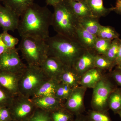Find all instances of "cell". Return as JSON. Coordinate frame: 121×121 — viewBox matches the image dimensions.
<instances>
[{"instance_id": "6da1fadb", "label": "cell", "mask_w": 121, "mask_h": 121, "mask_svg": "<svg viewBox=\"0 0 121 121\" xmlns=\"http://www.w3.org/2000/svg\"><path fill=\"white\" fill-rule=\"evenodd\" d=\"M52 16L47 7L33 3L20 16L17 29L20 36L39 37L45 40L50 37Z\"/></svg>"}, {"instance_id": "5b68a950", "label": "cell", "mask_w": 121, "mask_h": 121, "mask_svg": "<svg viewBox=\"0 0 121 121\" xmlns=\"http://www.w3.org/2000/svg\"><path fill=\"white\" fill-rule=\"evenodd\" d=\"M49 79L40 66L27 65L20 78L19 94L31 98L38 88Z\"/></svg>"}, {"instance_id": "ac0fdd59", "label": "cell", "mask_w": 121, "mask_h": 121, "mask_svg": "<svg viewBox=\"0 0 121 121\" xmlns=\"http://www.w3.org/2000/svg\"><path fill=\"white\" fill-rule=\"evenodd\" d=\"M59 83L57 80L49 79L38 88L31 98L46 96H55Z\"/></svg>"}, {"instance_id": "4dcf8cb0", "label": "cell", "mask_w": 121, "mask_h": 121, "mask_svg": "<svg viewBox=\"0 0 121 121\" xmlns=\"http://www.w3.org/2000/svg\"><path fill=\"white\" fill-rule=\"evenodd\" d=\"M15 96L0 86V107H8Z\"/></svg>"}, {"instance_id": "9a60e30c", "label": "cell", "mask_w": 121, "mask_h": 121, "mask_svg": "<svg viewBox=\"0 0 121 121\" xmlns=\"http://www.w3.org/2000/svg\"><path fill=\"white\" fill-rule=\"evenodd\" d=\"M102 71L95 67L87 71L82 76L79 85L87 89H94L104 77Z\"/></svg>"}, {"instance_id": "2e32d148", "label": "cell", "mask_w": 121, "mask_h": 121, "mask_svg": "<svg viewBox=\"0 0 121 121\" xmlns=\"http://www.w3.org/2000/svg\"><path fill=\"white\" fill-rule=\"evenodd\" d=\"M82 76L73 67L65 66L64 70L59 78V82L65 83L74 89L80 85Z\"/></svg>"}, {"instance_id": "484cf974", "label": "cell", "mask_w": 121, "mask_h": 121, "mask_svg": "<svg viewBox=\"0 0 121 121\" xmlns=\"http://www.w3.org/2000/svg\"><path fill=\"white\" fill-rule=\"evenodd\" d=\"M119 33L112 27L101 25L97 36L101 39L112 40L114 39H119Z\"/></svg>"}, {"instance_id": "ee69618b", "label": "cell", "mask_w": 121, "mask_h": 121, "mask_svg": "<svg viewBox=\"0 0 121 121\" xmlns=\"http://www.w3.org/2000/svg\"><path fill=\"white\" fill-rule=\"evenodd\" d=\"M2 0H0V3L1 2H2Z\"/></svg>"}, {"instance_id": "d590c367", "label": "cell", "mask_w": 121, "mask_h": 121, "mask_svg": "<svg viewBox=\"0 0 121 121\" xmlns=\"http://www.w3.org/2000/svg\"><path fill=\"white\" fill-rule=\"evenodd\" d=\"M113 11L121 15V0H117L115 7H113Z\"/></svg>"}, {"instance_id": "d6986e66", "label": "cell", "mask_w": 121, "mask_h": 121, "mask_svg": "<svg viewBox=\"0 0 121 121\" xmlns=\"http://www.w3.org/2000/svg\"><path fill=\"white\" fill-rule=\"evenodd\" d=\"M34 1L35 0H3L2 2L4 5L11 9L20 17Z\"/></svg>"}, {"instance_id": "8992f818", "label": "cell", "mask_w": 121, "mask_h": 121, "mask_svg": "<svg viewBox=\"0 0 121 121\" xmlns=\"http://www.w3.org/2000/svg\"><path fill=\"white\" fill-rule=\"evenodd\" d=\"M8 108L12 121H29L37 108L30 98L20 94L15 96Z\"/></svg>"}, {"instance_id": "d6a6232c", "label": "cell", "mask_w": 121, "mask_h": 121, "mask_svg": "<svg viewBox=\"0 0 121 121\" xmlns=\"http://www.w3.org/2000/svg\"><path fill=\"white\" fill-rule=\"evenodd\" d=\"M0 35L2 40L9 49L16 48V45L19 43V39L11 35L8 32L3 31Z\"/></svg>"}, {"instance_id": "ffe728a7", "label": "cell", "mask_w": 121, "mask_h": 121, "mask_svg": "<svg viewBox=\"0 0 121 121\" xmlns=\"http://www.w3.org/2000/svg\"><path fill=\"white\" fill-rule=\"evenodd\" d=\"M66 0L74 14L78 19L87 17L94 16L86 0L79 2L70 0Z\"/></svg>"}, {"instance_id": "8d00e7d4", "label": "cell", "mask_w": 121, "mask_h": 121, "mask_svg": "<svg viewBox=\"0 0 121 121\" xmlns=\"http://www.w3.org/2000/svg\"><path fill=\"white\" fill-rule=\"evenodd\" d=\"M9 48L4 43L0 35V56L6 52Z\"/></svg>"}, {"instance_id": "f546056e", "label": "cell", "mask_w": 121, "mask_h": 121, "mask_svg": "<svg viewBox=\"0 0 121 121\" xmlns=\"http://www.w3.org/2000/svg\"><path fill=\"white\" fill-rule=\"evenodd\" d=\"M119 38L112 40L109 47L104 55L108 59L115 63L119 50Z\"/></svg>"}, {"instance_id": "603a6c76", "label": "cell", "mask_w": 121, "mask_h": 121, "mask_svg": "<svg viewBox=\"0 0 121 121\" xmlns=\"http://www.w3.org/2000/svg\"><path fill=\"white\" fill-rule=\"evenodd\" d=\"M108 106L115 114L121 110V89L115 88L110 94L108 99Z\"/></svg>"}, {"instance_id": "52a82bcc", "label": "cell", "mask_w": 121, "mask_h": 121, "mask_svg": "<svg viewBox=\"0 0 121 121\" xmlns=\"http://www.w3.org/2000/svg\"><path fill=\"white\" fill-rule=\"evenodd\" d=\"M115 89L110 81L104 76L93 89L91 102L93 110L107 111L109 97Z\"/></svg>"}, {"instance_id": "d4e9b609", "label": "cell", "mask_w": 121, "mask_h": 121, "mask_svg": "<svg viewBox=\"0 0 121 121\" xmlns=\"http://www.w3.org/2000/svg\"><path fill=\"white\" fill-rule=\"evenodd\" d=\"M117 65L115 62L108 59L104 55L95 54V57L94 66L102 70H112L115 66Z\"/></svg>"}, {"instance_id": "f1b7e54d", "label": "cell", "mask_w": 121, "mask_h": 121, "mask_svg": "<svg viewBox=\"0 0 121 121\" xmlns=\"http://www.w3.org/2000/svg\"><path fill=\"white\" fill-rule=\"evenodd\" d=\"M86 117L88 121H112L107 111H90Z\"/></svg>"}, {"instance_id": "7c38bea8", "label": "cell", "mask_w": 121, "mask_h": 121, "mask_svg": "<svg viewBox=\"0 0 121 121\" xmlns=\"http://www.w3.org/2000/svg\"><path fill=\"white\" fill-rule=\"evenodd\" d=\"M21 74L0 70V86L14 96L17 95Z\"/></svg>"}, {"instance_id": "4316f807", "label": "cell", "mask_w": 121, "mask_h": 121, "mask_svg": "<svg viewBox=\"0 0 121 121\" xmlns=\"http://www.w3.org/2000/svg\"><path fill=\"white\" fill-rule=\"evenodd\" d=\"M73 89L65 83L59 82L55 96L59 99L66 101L71 95Z\"/></svg>"}, {"instance_id": "8fae6325", "label": "cell", "mask_w": 121, "mask_h": 121, "mask_svg": "<svg viewBox=\"0 0 121 121\" xmlns=\"http://www.w3.org/2000/svg\"><path fill=\"white\" fill-rule=\"evenodd\" d=\"M65 66L56 57L48 56L40 67L48 78L55 79L59 82V78Z\"/></svg>"}, {"instance_id": "3957f363", "label": "cell", "mask_w": 121, "mask_h": 121, "mask_svg": "<svg viewBox=\"0 0 121 121\" xmlns=\"http://www.w3.org/2000/svg\"><path fill=\"white\" fill-rule=\"evenodd\" d=\"M52 26L57 34L76 40L78 18L64 0L54 7Z\"/></svg>"}, {"instance_id": "60d3db41", "label": "cell", "mask_w": 121, "mask_h": 121, "mask_svg": "<svg viewBox=\"0 0 121 121\" xmlns=\"http://www.w3.org/2000/svg\"><path fill=\"white\" fill-rule=\"evenodd\" d=\"M117 67L121 69V61L118 63L117 64Z\"/></svg>"}, {"instance_id": "e0dca14e", "label": "cell", "mask_w": 121, "mask_h": 121, "mask_svg": "<svg viewBox=\"0 0 121 121\" xmlns=\"http://www.w3.org/2000/svg\"><path fill=\"white\" fill-rule=\"evenodd\" d=\"M97 38V36L88 32L79 25L76 30V40L85 49L93 51Z\"/></svg>"}, {"instance_id": "9c48e42d", "label": "cell", "mask_w": 121, "mask_h": 121, "mask_svg": "<svg viewBox=\"0 0 121 121\" xmlns=\"http://www.w3.org/2000/svg\"><path fill=\"white\" fill-rule=\"evenodd\" d=\"M87 88L82 86L74 88L64 107L74 116L82 114L85 110L84 96Z\"/></svg>"}, {"instance_id": "cb8c5ba5", "label": "cell", "mask_w": 121, "mask_h": 121, "mask_svg": "<svg viewBox=\"0 0 121 121\" xmlns=\"http://www.w3.org/2000/svg\"><path fill=\"white\" fill-rule=\"evenodd\" d=\"M52 121H73V115L64 107L50 112Z\"/></svg>"}, {"instance_id": "836d02e7", "label": "cell", "mask_w": 121, "mask_h": 121, "mask_svg": "<svg viewBox=\"0 0 121 121\" xmlns=\"http://www.w3.org/2000/svg\"><path fill=\"white\" fill-rule=\"evenodd\" d=\"M0 121H12L11 113L8 107H0Z\"/></svg>"}, {"instance_id": "30bf717a", "label": "cell", "mask_w": 121, "mask_h": 121, "mask_svg": "<svg viewBox=\"0 0 121 121\" xmlns=\"http://www.w3.org/2000/svg\"><path fill=\"white\" fill-rule=\"evenodd\" d=\"M20 16L15 12L0 3V27L3 31L17 30Z\"/></svg>"}, {"instance_id": "f35d334b", "label": "cell", "mask_w": 121, "mask_h": 121, "mask_svg": "<svg viewBox=\"0 0 121 121\" xmlns=\"http://www.w3.org/2000/svg\"><path fill=\"white\" fill-rule=\"evenodd\" d=\"M73 121H88L86 116H85L82 114L76 116Z\"/></svg>"}, {"instance_id": "83f0119b", "label": "cell", "mask_w": 121, "mask_h": 121, "mask_svg": "<svg viewBox=\"0 0 121 121\" xmlns=\"http://www.w3.org/2000/svg\"><path fill=\"white\" fill-rule=\"evenodd\" d=\"M112 41L97 37L93 51L96 54L105 55Z\"/></svg>"}, {"instance_id": "277c9868", "label": "cell", "mask_w": 121, "mask_h": 121, "mask_svg": "<svg viewBox=\"0 0 121 121\" xmlns=\"http://www.w3.org/2000/svg\"><path fill=\"white\" fill-rule=\"evenodd\" d=\"M21 37L18 47L27 65L40 66L48 56V46L45 40L39 37Z\"/></svg>"}, {"instance_id": "4fadbf2b", "label": "cell", "mask_w": 121, "mask_h": 121, "mask_svg": "<svg viewBox=\"0 0 121 121\" xmlns=\"http://www.w3.org/2000/svg\"><path fill=\"white\" fill-rule=\"evenodd\" d=\"M36 108L51 112L64 107V101L55 96H46L31 98Z\"/></svg>"}, {"instance_id": "5bb4252c", "label": "cell", "mask_w": 121, "mask_h": 121, "mask_svg": "<svg viewBox=\"0 0 121 121\" xmlns=\"http://www.w3.org/2000/svg\"><path fill=\"white\" fill-rule=\"evenodd\" d=\"M95 54L93 51L86 50L75 61L73 68L79 74L82 76L87 71L95 68Z\"/></svg>"}, {"instance_id": "7a4b0ae2", "label": "cell", "mask_w": 121, "mask_h": 121, "mask_svg": "<svg viewBox=\"0 0 121 121\" xmlns=\"http://www.w3.org/2000/svg\"><path fill=\"white\" fill-rule=\"evenodd\" d=\"M45 40L48 46V56L56 57L66 66L73 67L86 50L76 40L58 34Z\"/></svg>"}, {"instance_id": "7bdbcfd3", "label": "cell", "mask_w": 121, "mask_h": 121, "mask_svg": "<svg viewBox=\"0 0 121 121\" xmlns=\"http://www.w3.org/2000/svg\"><path fill=\"white\" fill-rule=\"evenodd\" d=\"M118 114H119V116H120V117H121V110L118 112Z\"/></svg>"}, {"instance_id": "74e56055", "label": "cell", "mask_w": 121, "mask_h": 121, "mask_svg": "<svg viewBox=\"0 0 121 121\" xmlns=\"http://www.w3.org/2000/svg\"><path fill=\"white\" fill-rule=\"evenodd\" d=\"M64 0H45L47 5L52 6L53 7Z\"/></svg>"}, {"instance_id": "7402d4cb", "label": "cell", "mask_w": 121, "mask_h": 121, "mask_svg": "<svg viewBox=\"0 0 121 121\" xmlns=\"http://www.w3.org/2000/svg\"><path fill=\"white\" fill-rule=\"evenodd\" d=\"M99 18L95 16L87 17L78 19L80 26L90 33L97 36L101 25Z\"/></svg>"}, {"instance_id": "b9f144b4", "label": "cell", "mask_w": 121, "mask_h": 121, "mask_svg": "<svg viewBox=\"0 0 121 121\" xmlns=\"http://www.w3.org/2000/svg\"><path fill=\"white\" fill-rule=\"evenodd\" d=\"M70 0L73 1H77V2H79V1H82L84 0Z\"/></svg>"}, {"instance_id": "ba28073f", "label": "cell", "mask_w": 121, "mask_h": 121, "mask_svg": "<svg viewBox=\"0 0 121 121\" xmlns=\"http://www.w3.org/2000/svg\"><path fill=\"white\" fill-rule=\"evenodd\" d=\"M26 66L16 48L8 49L0 56V70L21 74Z\"/></svg>"}, {"instance_id": "1f68e13d", "label": "cell", "mask_w": 121, "mask_h": 121, "mask_svg": "<svg viewBox=\"0 0 121 121\" xmlns=\"http://www.w3.org/2000/svg\"><path fill=\"white\" fill-rule=\"evenodd\" d=\"M29 121H52L50 112L37 108Z\"/></svg>"}, {"instance_id": "44dd1931", "label": "cell", "mask_w": 121, "mask_h": 121, "mask_svg": "<svg viewBox=\"0 0 121 121\" xmlns=\"http://www.w3.org/2000/svg\"><path fill=\"white\" fill-rule=\"evenodd\" d=\"M86 1L93 16L95 17L100 18L105 17L113 11V7L107 8L104 7L103 0Z\"/></svg>"}, {"instance_id": "e575fe53", "label": "cell", "mask_w": 121, "mask_h": 121, "mask_svg": "<svg viewBox=\"0 0 121 121\" xmlns=\"http://www.w3.org/2000/svg\"><path fill=\"white\" fill-rule=\"evenodd\" d=\"M111 75L115 82L121 87V69L117 68V69L111 72Z\"/></svg>"}, {"instance_id": "ab89813d", "label": "cell", "mask_w": 121, "mask_h": 121, "mask_svg": "<svg viewBox=\"0 0 121 121\" xmlns=\"http://www.w3.org/2000/svg\"><path fill=\"white\" fill-rule=\"evenodd\" d=\"M121 61V39H119V50H118L117 56L115 61L117 63V64Z\"/></svg>"}]
</instances>
